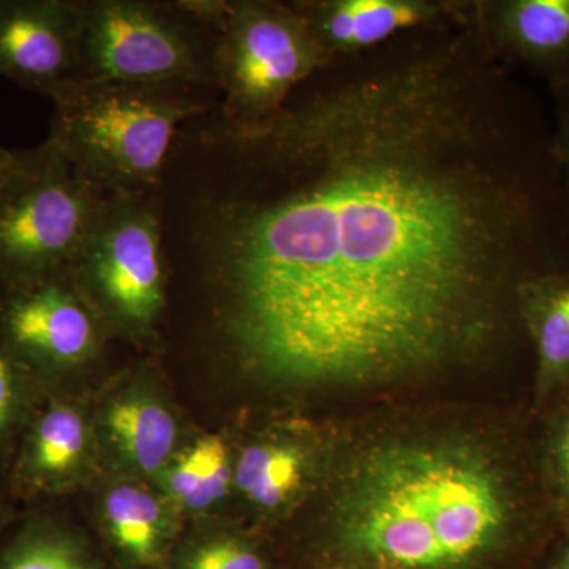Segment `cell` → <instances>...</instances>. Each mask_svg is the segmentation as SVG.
<instances>
[{
  "label": "cell",
  "instance_id": "obj_1",
  "mask_svg": "<svg viewBox=\"0 0 569 569\" xmlns=\"http://www.w3.org/2000/svg\"><path fill=\"white\" fill-rule=\"evenodd\" d=\"M167 269L250 376L359 387L530 346L520 290L569 269L550 116L473 0L329 63L276 114L179 130L156 193Z\"/></svg>",
  "mask_w": 569,
  "mask_h": 569
},
{
  "label": "cell",
  "instance_id": "obj_2",
  "mask_svg": "<svg viewBox=\"0 0 569 569\" xmlns=\"http://www.w3.org/2000/svg\"><path fill=\"white\" fill-rule=\"evenodd\" d=\"M511 470L467 448L400 445L370 456L337 520L340 569H482L529 542Z\"/></svg>",
  "mask_w": 569,
  "mask_h": 569
},
{
  "label": "cell",
  "instance_id": "obj_3",
  "mask_svg": "<svg viewBox=\"0 0 569 569\" xmlns=\"http://www.w3.org/2000/svg\"><path fill=\"white\" fill-rule=\"evenodd\" d=\"M50 134L107 194H156L179 130L219 102L212 86L67 82L51 93Z\"/></svg>",
  "mask_w": 569,
  "mask_h": 569
},
{
  "label": "cell",
  "instance_id": "obj_4",
  "mask_svg": "<svg viewBox=\"0 0 569 569\" xmlns=\"http://www.w3.org/2000/svg\"><path fill=\"white\" fill-rule=\"evenodd\" d=\"M108 197L51 138L18 151L0 183V284L67 271Z\"/></svg>",
  "mask_w": 569,
  "mask_h": 569
},
{
  "label": "cell",
  "instance_id": "obj_5",
  "mask_svg": "<svg viewBox=\"0 0 569 569\" xmlns=\"http://www.w3.org/2000/svg\"><path fill=\"white\" fill-rule=\"evenodd\" d=\"M217 43L183 0H82L77 80L216 88Z\"/></svg>",
  "mask_w": 569,
  "mask_h": 569
},
{
  "label": "cell",
  "instance_id": "obj_6",
  "mask_svg": "<svg viewBox=\"0 0 569 569\" xmlns=\"http://www.w3.org/2000/svg\"><path fill=\"white\" fill-rule=\"evenodd\" d=\"M67 274L103 328L151 337L168 290L156 194H110Z\"/></svg>",
  "mask_w": 569,
  "mask_h": 569
},
{
  "label": "cell",
  "instance_id": "obj_7",
  "mask_svg": "<svg viewBox=\"0 0 569 569\" xmlns=\"http://www.w3.org/2000/svg\"><path fill=\"white\" fill-rule=\"evenodd\" d=\"M329 63L293 2L230 0L216 52L217 108L231 121H261Z\"/></svg>",
  "mask_w": 569,
  "mask_h": 569
},
{
  "label": "cell",
  "instance_id": "obj_8",
  "mask_svg": "<svg viewBox=\"0 0 569 569\" xmlns=\"http://www.w3.org/2000/svg\"><path fill=\"white\" fill-rule=\"evenodd\" d=\"M103 329L67 271L0 284V343L37 387L91 361Z\"/></svg>",
  "mask_w": 569,
  "mask_h": 569
},
{
  "label": "cell",
  "instance_id": "obj_9",
  "mask_svg": "<svg viewBox=\"0 0 569 569\" xmlns=\"http://www.w3.org/2000/svg\"><path fill=\"white\" fill-rule=\"evenodd\" d=\"M82 0H0V78L50 99L80 73Z\"/></svg>",
  "mask_w": 569,
  "mask_h": 569
},
{
  "label": "cell",
  "instance_id": "obj_10",
  "mask_svg": "<svg viewBox=\"0 0 569 569\" xmlns=\"http://www.w3.org/2000/svg\"><path fill=\"white\" fill-rule=\"evenodd\" d=\"M467 0H295L329 62L347 61L456 17Z\"/></svg>",
  "mask_w": 569,
  "mask_h": 569
},
{
  "label": "cell",
  "instance_id": "obj_11",
  "mask_svg": "<svg viewBox=\"0 0 569 569\" xmlns=\"http://www.w3.org/2000/svg\"><path fill=\"white\" fill-rule=\"evenodd\" d=\"M477 20L497 61L545 78L569 74V0H475Z\"/></svg>",
  "mask_w": 569,
  "mask_h": 569
},
{
  "label": "cell",
  "instance_id": "obj_12",
  "mask_svg": "<svg viewBox=\"0 0 569 569\" xmlns=\"http://www.w3.org/2000/svg\"><path fill=\"white\" fill-rule=\"evenodd\" d=\"M86 440L80 411L51 397L18 445L9 471L11 490L20 496H40L69 486L84 460Z\"/></svg>",
  "mask_w": 569,
  "mask_h": 569
},
{
  "label": "cell",
  "instance_id": "obj_13",
  "mask_svg": "<svg viewBox=\"0 0 569 569\" xmlns=\"http://www.w3.org/2000/svg\"><path fill=\"white\" fill-rule=\"evenodd\" d=\"M520 313L533 351L537 406L542 407L569 389V269L523 284Z\"/></svg>",
  "mask_w": 569,
  "mask_h": 569
},
{
  "label": "cell",
  "instance_id": "obj_14",
  "mask_svg": "<svg viewBox=\"0 0 569 569\" xmlns=\"http://www.w3.org/2000/svg\"><path fill=\"white\" fill-rule=\"evenodd\" d=\"M104 427L123 460L142 473H156L167 466L178 440L171 411L153 397L138 392L111 403Z\"/></svg>",
  "mask_w": 569,
  "mask_h": 569
},
{
  "label": "cell",
  "instance_id": "obj_15",
  "mask_svg": "<svg viewBox=\"0 0 569 569\" xmlns=\"http://www.w3.org/2000/svg\"><path fill=\"white\" fill-rule=\"evenodd\" d=\"M104 523L116 549L134 567L151 568L163 556L168 523L162 505L138 486L122 485L104 498Z\"/></svg>",
  "mask_w": 569,
  "mask_h": 569
},
{
  "label": "cell",
  "instance_id": "obj_16",
  "mask_svg": "<svg viewBox=\"0 0 569 569\" xmlns=\"http://www.w3.org/2000/svg\"><path fill=\"white\" fill-rule=\"evenodd\" d=\"M0 569H93L84 550L54 520L29 516L0 546Z\"/></svg>",
  "mask_w": 569,
  "mask_h": 569
},
{
  "label": "cell",
  "instance_id": "obj_17",
  "mask_svg": "<svg viewBox=\"0 0 569 569\" xmlns=\"http://www.w3.org/2000/svg\"><path fill=\"white\" fill-rule=\"evenodd\" d=\"M231 478L227 447L220 438L208 437L168 471L167 489L183 507L203 511L227 496Z\"/></svg>",
  "mask_w": 569,
  "mask_h": 569
},
{
  "label": "cell",
  "instance_id": "obj_18",
  "mask_svg": "<svg viewBox=\"0 0 569 569\" xmlns=\"http://www.w3.org/2000/svg\"><path fill=\"white\" fill-rule=\"evenodd\" d=\"M302 478V458L282 445H254L242 452L234 470L239 490L261 508H276L295 492Z\"/></svg>",
  "mask_w": 569,
  "mask_h": 569
},
{
  "label": "cell",
  "instance_id": "obj_19",
  "mask_svg": "<svg viewBox=\"0 0 569 569\" xmlns=\"http://www.w3.org/2000/svg\"><path fill=\"white\" fill-rule=\"evenodd\" d=\"M37 385L0 343V473L9 477L29 422L36 417Z\"/></svg>",
  "mask_w": 569,
  "mask_h": 569
},
{
  "label": "cell",
  "instance_id": "obj_20",
  "mask_svg": "<svg viewBox=\"0 0 569 569\" xmlns=\"http://www.w3.org/2000/svg\"><path fill=\"white\" fill-rule=\"evenodd\" d=\"M563 395H567V402L550 421L542 463L550 492L556 498V507L569 526V389Z\"/></svg>",
  "mask_w": 569,
  "mask_h": 569
},
{
  "label": "cell",
  "instance_id": "obj_21",
  "mask_svg": "<svg viewBox=\"0 0 569 569\" xmlns=\"http://www.w3.org/2000/svg\"><path fill=\"white\" fill-rule=\"evenodd\" d=\"M181 569H268L261 553L238 538H212L183 556Z\"/></svg>",
  "mask_w": 569,
  "mask_h": 569
},
{
  "label": "cell",
  "instance_id": "obj_22",
  "mask_svg": "<svg viewBox=\"0 0 569 569\" xmlns=\"http://www.w3.org/2000/svg\"><path fill=\"white\" fill-rule=\"evenodd\" d=\"M553 108L550 112L553 153L569 187V74L549 86Z\"/></svg>",
  "mask_w": 569,
  "mask_h": 569
},
{
  "label": "cell",
  "instance_id": "obj_23",
  "mask_svg": "<svg viewBox=\"0 0 569 569\" xmlns=\"http://www.w3.org/2000/svg\"><path fill=\"white\" fill-rule=\"evenodd\" d=\"M542 569H569V533L561 538L559 545L550 550Z\"/></svg>",
  "mask_w": 569,
  "mask_h": 569
},
{
  "label": "cell",
  "instance_id": "obj_24",
  "mask_svg": "<svg viewBox=\"0 0 569 569\" xmlns=\"http://www.w3.org/2000/svg\"><path fill=\"white\" fill-rule=\"evenodd\" d=\"M17 162L18 151H10V149L0 144V183L6 181L7 176L11 173Z\"/></svg>",
  "mask_w": 569,
  "mask_h": 569
},
{
  "label": "cell",
  "instance_id": "obj_25",
  "mask_svg": "<svg viewBox=\"0 0 569 569\" xmlns=\"http://www.w3.org/2000/svg\"><path fill=\"white\" fill-rule=\"evenodd\" d=\"M10 522V508L7 505L6 497L0 492V531L6 529L7 523Z\"/></svg>",
  "mask_w": 569,
  "mask_h": 569
}]
</instances>
